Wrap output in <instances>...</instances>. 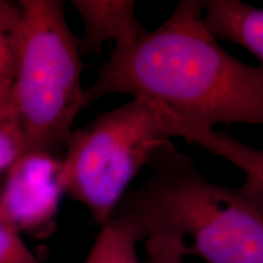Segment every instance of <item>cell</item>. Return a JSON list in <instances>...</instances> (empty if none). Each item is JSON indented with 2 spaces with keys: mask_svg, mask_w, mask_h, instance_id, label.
Listing matches in <instances>:
<instances>
[{
  "mask_svg": "<svg viewBox=\"0 0 263 263\" xmlns=\"http://www.w3.org/2000/svg\"><path fill=\"white\" fill-rule=\"evenodd\" d=\"M202 2L180 0L155 31L118 45L83 91L85 107L111 94L156 101L206 128L263 123V67L228 54L203 28Z\"/></svg>",
  "mask_w": 263,
  "mask_h": 263,
  "instance_id": "6da1fadb",
  "label": "cell"
},
{
  "mask_svg": "<svg viewBox=\"0 0 263 263\" xmlns=\"http://www.w3.org/2000/svg\"><path fill=\"white\" fill-rule=\"evenodd\" d=\"M180 137L228 160L246 182L263 176V153L228 133L183 120L156 101L133 98L73 130L61 157L59 182L64 194L89 210L101 227L114 218L132 179L160 144Z\"/></svg>",
  "mask_w": 263,
  "mask_h": 263,
  "instance_id": "7a4b0ae2",
  "label": "cell"
},
{
  "mask_svg": "<svg viewBox=\"0 0 263 263\" xmlns=\"http://www.w3.org/2000/svg\"><path fill=\"white\" fill-rule=\"evenodd\" d=\"M150 176L126 194L114 217L146 236L182 241L207 263H263V209L239 188L210 182L171 140L147 160Z\"/></svg>",
  "mask_w": 263,
  "mask_h": 263,
  "instance_id": "3957f363",
  "label": "cell"
},
{
  "mask_svg": "<svg viewBox=\"0 0 263 263\" xmlns=\"http://www.w3.org/2000/svg\"><path fill=\"white\" fill-rule=\"evenodd\" d=\"M21 29L10 98L26 151L62 157L85 107L80 39L60 0H20Z\"/></svg>",
  "mask_w": 263,
  "mask_h": 263,
  "instance_id": "277c9868",
  "label": "cell"
},
{
  "mask_svg": "<svg viewBox=\"0 0 263 263\" xmlns=\"http://www.w3.org/2000/svg\"><path fill=\"white\" fill-rule=\"evenodd\" d=\"M61 157L25 151L6 170L0 192V219L16 233L44 236L52 232L62 196Z\"/></svg>",
  "mask_w": 263,
  "mask_h": 263,
  "instance_id": "5b68a950",
  "label": "cell"
},
{
  "mask_svg": "<svg viewBox=\"0 0 263 263\" xmlns=\"http://www.w3.org/2000/svg\"><path fill=\"white\" fill-rule=\"evenodd\" d=\"M71 4L83 21L81 55L100 54L107 42L118 47L146 33L136 17L134 0H73Z\"/></svg>",
  "mask_w": 263,
  "mask_h": 263,
  "instance_id": "8992f818",
  "label": "cell"
},
{
  "mask_svg": "<svg viewBox=\"0 0 263 263\" xmlns=\"http://www.w3.org/2000/svg\"><path fill=\"white\" fill-rule=\"evenodd\" d=\"M201 22L213 39L240 45L263 61V11L240 0L202 2Z\"/></svg>",
  "mask_w": 263,
  "mask_h": 263,
  "instance_id": "52a82bcc",
  "label": "cell"
},
{
  "mask_svg": "<svg viewBox=\"0 0 263 263\" xmlns=\"http://www.w3.org/2000/svg\"><path fill=\"white\" fill-rule=\"evenodd\" d=\"M139 240H143V234L133 223L114 217L101 227L84 263H139Z\"/></svg>",
  "mask_w": 263,
  "mask_h": 263,
  "instance_id": "ba28073f",
  "label": "cell"
},
{
  "mask_svg": "<svg viewBox=\"0 0 263 263\" xmlns=\"http://www.w3.org/2000/svg\"><path fill=\"white\" fill-rule=\"evenodd\" d=\"M21 11L16 3L0 0V99L10 97L17 67Z\"/></svg>",
  "mask_w": 263,
  "mask_h": 263,
  "instance_id": "9c48e42d",
  "label": "cell"
},
{
  "mask_svg": "<svg viewBox=\"0 0 263 263\" xmlns=\"http://www.w3.org/2000/svg\"><path fill=\"white\" fill-rule=\"evenodd\" d=\"M26 151V144L11 98L0 99V172Z\"/></svg>",
  "mask_w": 263,
  "mask_h": 263,
  "instance_id": "30bf717a",
  "label": "cell"
},
{
  "mask_svg": "<svg viewBox=\"0 0 263 263\" xmlns=\"http://www.w3.org/2000/svg\"><path fill=\"white\" fill-rule=\"evenodd\" d=\"M0 263H41L21 235L0 219Z\"/></svg>",
  "mask_w": 263,
  "mask_h": 263,
  "instance_id": "8fae6325",
  "label": "cell"
},
{
  "mask_svg": "<svg viewBox=\"0 0 263 263\" xmlns=\"http://www.w3.org/2000/svg\"><path fill=\"white\" fill-rule=\"evenodd\" d=\"M147 263H185L186 248L182 241L164 236H147Z\"/></svg>",
  "mask_w": 263,
  "mask_h": 263,
  "instance_id": "7c38bea8",
  "label": "cell"
}]
</instances>
